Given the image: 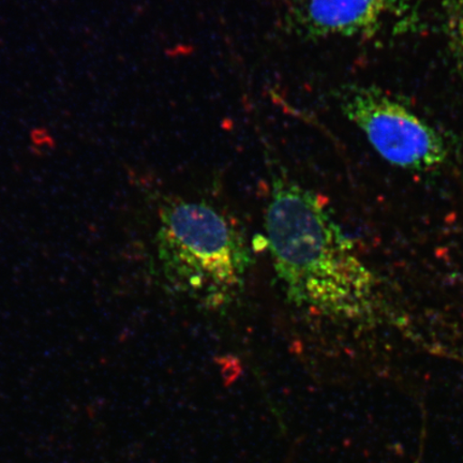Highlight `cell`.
Segmentation results:
<instances>
[{
  "label": "cell",
  "mask_w": 463,
  "mask_h": 463,
  "mask_svg": "<svg viewBox=\"0 0 463 463\" xmlns=\"http://www.w3.org/2000/svg\"><path fill=\"white\" fill-rule=\"evenodd\" d=\"M266 233L278 279L289 302L328 317H351L372 287L352 242L314 191L269 162Z\"/></svg>",
  "instance_id": "6da1fadb"
},
{
  "label": "cell",
  "mask_w": 463,
  "mask_h": 463,
  "mask_svg": "<svg viewBox=\"0 0 463 463\" xmlns=\"http://www.w3.org/2000/svg\"><path fill=\"white\" fill-rule=\"evenodd\" d=\"M166 285L206 309H223L244 288L251 252L232 219L205 202L162 207L156 236Z\"/></svg>",
  "instance_id": "7a4b0ae2"
},
{
  "label": "cell",
  "mask_w": 463,
  "mask_h": 463,
  "mask_svg": "<svg viewBox=\"0 0 463 463\" xmlns=\"http://www.w3.org/2000/svg\"><path fill=\"white\" fill-rule=\"evenodd\" d=\"M338 102L345 118L389 164L428 171L449 159V143L442 133L378 87H346L339 92Z\"/></svg>",
  "instance_id": "3957f363"
},
{
  "label": "cell",
  "mask_w": 463,
  "mask_h": 463,
  "mask_svg": "<svg viewBox=\"0 0 463 463\" xmlns=\"http://www.w3.org/2000/svg\"><path fill=\"white\" fill-rule=\"evenodd\" d=\"M413 0H291L283 15L288 33L305 42L373 39L390 26H412Z\"/></svg>",
  "instance_id": "277c9868"
},
{
  "label": "cell",
  "mask_w": 463,
  "mask_h": 463,
  "mask_svg": "<svg viewBox=\"0 0 463 463\" xmlns=\"http://www.w3.org/2000/svg\"><path fill=\"white\" fill-rule=\"evenodd\" d=\"M444 11L449 49L463 68V0H447Z\"/></svg>",
  "instance_id": "5b68a950"
}]
</instances>
